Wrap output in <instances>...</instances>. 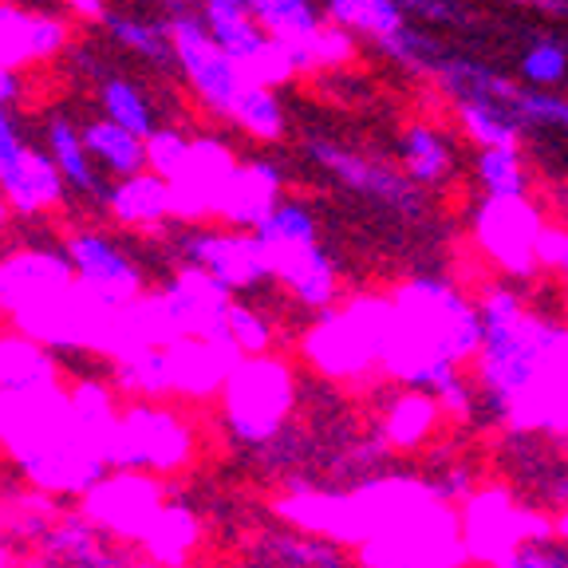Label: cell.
I'll list each match as a JSON object with an SVG mask.
<instances>
[{
    "label": "cell",
    "mask_w": 568,
    "mask_h": 568,
    "mask_svg": "<svg viewBox=\"0 0 568 568\" xmlns=\"http://www.w3.org/2000/svg\"><path fill=\"white\" fill-rule=\"evenodd\" d=\"M68 257L75 268V281L106 304H131L142 296V273L123 248L103 233H75L68 241Z\"/></svg>",
    "instance_id": "4fadbf2b"
},
{
    "label": "cell",
    "mask_w": 568,
    "mask_h": 568,
    "mask_svg": "<svg viewBox=\"0 0 568 568\" xmlns=\"http://www.w3.org/2000/svg\"><path fill=\"white\" fill-rule=\"evenodd\" d=\"M293 372L273 355H241L222 387V410L241 443H268L293 407Z\"/></svg>",
    "instance_id": "277c9868"
},
{
    "label": "cell",
    "mask_w": 568,
    "mask_h": 568,
    "mask_svg": "<svg viewBox=\"0 0 568 568\" xmlns=\"http://www.w3.org/2000/svg\"><path fill=\"white\" fill-rule=\"evenodd\" d=\"M0 63L24 68L36 60V12L20 9L12 0H0Z\"/></svg>",
    "instance_id": "e575fe53"
},
{
    "label": "cell",
    "mask_w": 568,
    "mask_h": 568,
    "mask_svg": "<svg viewBox=\"0 0 568 568\" xmlns=\"http://www.w3.org/2000/svg\"><path fill=\"white\" fill-rule=\"evenodd\" d=\"M537 261H541L545 273L568 281V222L565 225H545L541 245H537Z\"/></svg>",
    "instance_id": "b9f144b4"
},
{
    "label": "cell",
    "mask_w": 568,
    "mask_h": 568,
    "mask_svg": "<svg viewBox=\"0 0 568 568\" xmlns=\"http://www.w3.org/2000/svg\"><path fill=\"white\" fill-rule=\"evenodd\" d=\"M0 446L17 458L28 481L48 494H88L111 462L83 435L71 390H0Z\"/></svg>",
    "instance_id": "7a4b0ae2"
},
{
    "label": "cell",
    "mask_w": 568,
    "mask_h": 568,
    "mask_svg": "<svg viewBox=\"0 0 568 568\" xmlns=\"http://www.w3.org/2000/svg\"><path fill=\"white\" fill-rule=\"evenodd\" d=\"M557 532H560V537H565V541H568V514H565V517H560V521H557Z\"/></svg>",
    "instance_id": "c3c4849f"
},
{
    "label": "cell",
    "mask_w": 568,
    "mask_h": 568,
    "mask_svg": "<svg viewBox=\"0 0 568 568\" xmlns=\"http://www.w3.org/2000/svg\"><path fill=\"white\" fill-rule=\"evenodd\" d=\"M565 222H568V210H565Z\"/></svg>",
    "instance_id": "816d5d0a"
},
{
    "label": "cell",
    "mask_w": 568,
    "mask_h": 568,
    "mask_svg": "<svg viewBox=\"0 0 568 568\" xmlns=\"http://www.w3.org/2000/svg\"><path fill=\"white\" fill-rule=\"evenodd\" d=\"M139 549L162 568H186L190 552L197 549V517L190 506L178 501H162L154 521L139 537Z\"/></svg>",
    "instance_id": "7402d4cb"
},
{
    "label": "cell",
    "mask_w": 568,
    "mask_h": 568,
    "mask_svg": "<svg viewBox=\"0 0 568 568\" xmlns=\"http://www.w3.org/2000/svg\"><path fill=\"white\" fill-rule=\"evenodd\" d=\"M24 154H28L24 139H20L17 123H12L9 106L0 103V182H4V178L20 166V159H24Z\"/></svg>",
    "instance_id": "7bdbcfd3"
},
{
    "label": "cell",
    "mask_w": 568,
    "mask_h": 568,
    "mask_svg": "<svg viewBox=\"0 0 568 568\" xmlns=\"http://www.w3.org/2000/svg\"><path fill=\"white\" fill-rule=\"evenodd\" d=\"M521 75L532 88H557L568 75V48L557 40H541L521 55Z\"/></svg>",
    "instance_id": "f35d334b"
},
{
    "label": "cell",
    "mask_w": 568,
    "mask_h": 568,
    "mask_svg": "<svg viewBox=\"0 0 568 568\" xmlns=\"http://www.w3.org/2000/svg\"><path fill=\"white\" fill-rule=\"evenodd\" d=\"M403 170L418 186H438L454 170V146L438 126L430 123H407L399 134Z\"/></svg>",
    "instance_id": "484cf974"
},
{
    "label": "cell",
    "mask_w": 568,
    "mask_h": 568,
    "mask_svg": "<svg viewBox=\"0 0 568 568\" xmlns=\"http://www.w3.org/2000/svg\"><path fill=\"white\" fill-rule=\"evenodd\" d=\"M284 197V170L268 159H245L217 194L213 217L233 230H257Z\"/></svg>",
    "instance_id": "5bb4252c"
},
{
    "label": "cell",
    "mask_w": 568,
    "mask_h": 568,
    "mask_svg": "<svg viewBox=\"0 0 568 568\" xmlns=\"http://www.w3.org/2000/svg\"><path fill=\"white\" fill-rule=\"evenodd\" d=\"M225 336L237 347L241 355H265L273 344V328L257 308L248 304H230V316H225Z\"/></svg>",
    "instance_id": "8d00e7d4"
},
{
    "label": "cell",
    "mask_w": 568,
    "mask_h": 568,
    "mask_svg": "<svg viewBox=\"0 0 568 568\" xmlns=\"http://www.w3.org/2000/svg\"><path fill=\"white\" fill-rule=\"evenodd\" d=\"M328 20L344 24L352 36H367L379 48L407 60V12L403 0H328Z\"/></svg>",
    "instance_id": "ac0fdd59"
},
{
    "label": "cell",
    "mask_w": 568,
    "mask_h": 568,
    "mask_svg": "<svg viewBox=\"0 0 568 568\" xmlns=\"http://www.w3.org/2000/svg\"><path fill=\"white\" fill-rule=\"evenodd\" d=\"M241 352L230 339H205V336H178L166 344V367H170V390L205 399L217 395L237 367Z\"/></svg>",
    "instance_id": "9a60e30c"
},
{
    "label": "cell",
    "mask_w": 568,
    "mask_h": 568,
    "mask_svg": "<svg viewBox=\"0 0 568 568\" xmlns=\"http://www.w3.org/2000/svg\"><path fill=\"white\" fill-rule=\"evenodd\" d=\"M458 123L478 146H521V126L489 95H458Z\"/></svg>",
    "instance_id": "f1b7e54d"
},
{
    "label": "cell",
    "mask_w": 568,
    "mask_h": 568,
    "mask_svg": "<svg viewBox=\"0 0 568 568\" xmlns=\"http://www.w3.org/2000/svg\"><path fill=\"white\" fill-rule=\"evenodd\" d=\"M48 154L55 159V166H60L63 182H68L71 190L106 197V190L99 186V174L91 170V151H88V142H83V131H75L63 115H55L52 123H48Z\"/></svg>",
    "instance_id": "83f0119b"
},
{
    "label": "cell",
    "mask_w": 568,
    "mask_h": 568,
    "mask_svg": "<svg viewBox=\"0 0 568 568\" xmlns=\"http://www.w3.org/2000/svg\"><path fill=\"white\" fill-rule=\"evenodd\" d=\"M352 55H355V40L344 24L328 20V24L320 28L316 44H312V63H316V68H344Z\"/></svg>",
    "instance_id": "60d3db41"
},
{
    "label": "cell",
    "mask_w": 568,
    "mask_h": 568,
    "mask_svg": "<svg viewBox=\"0 0 568 568\" xmlns=\"http://www.w3.org/2000/svg\"><path fill=\"white\" fill-rule=\"evenodd\" d=\"M390 312L395 304L379 296H359L339 312H328L304 339V352L320 372L352 379L372 364H383V344H387Z\"/></svg>",
    "instance_id": "3957f363"
},
{
    "label": "cell",
    "mask_w": 568,
    "mask_h": 568,
    "mask_svg": "<svg viewBox=\"0 0 568 568\" xmlns=\"http://www.w3.org/2000/svg\"><path fill=\"white\" fill-rule=\"evenodd\" d=\"M60 383V364L48 344L24 336H0V390H32Z\"/></svg>",
    "instance_id": "cb8c5ba5"
},
{
    "label": "cell",
    "mask_w": 568,
    "mask_h": 568,
    "mask_svg": "<svg viewBox=\"0 0 568 568\" xmlns=\"http://www.w3.org/2000/svg\"><path fill=\"white\" fill-rule=\"evenodd\" d=\"M162 501L166 497H162V486L154 481L151 470H106L83 494V517H91L95 529L139 545V537L154 521Z\"/></svg>",
    "instance_id": "9c48e42d"
},
{
    "label": "cell",
    "mask_w": 568,
    "mask_h": 568,
    "mask_svg": "<svg viewBox=\"0 0 568 568\" xmlns=\"http://www.w3.org/2000/svg\"><path fill=\"white\" fill-rule=\"evenodd\" d=\"M304 151H308V159H316L320 166L328 170V174H336L344 186H352L355 194L372 197V202H383V205H390V210H399V213H415L418 210V194H415L418 182H410V178L395 174V170L379 166V162L355 159L352 151H339V146H332V142H320V139H312Z\"/></svg>",
    "instance_id": "2e32d148"
},
{
    "label": "cell",
    "mask_w": 568,
    "mask_h": 568,
    "mask_svg": "<svg viewBox=\"0 0 568 568\" xmlns=\"http://www.w3.org/2000/svg\"><path fill=\"white\" fill-rule=\"evenodd\" d=\"M106 28H111V36H115L119 44L139 52L142 60L151 63L174 60V40H170L166 24H146V20H134V17H106Z\"/></svg>",
    "instance_id": "d590c367"
},
{
    "label": "cell",
    "mask_w": 568,
    "mask_h": 568,
    "mask_svg": "<svg viewBox=\"0 0 568 568\" xmlns=\"http://www.w3.org/2000/svg\"><path fill=\"white\" fill-rule=\"evenodd\" d=\"M478 186L489 197L529 194V174H525L521 146H481L478 151Z\"/></svg>",
    "instance_id": "d6a6232c"
},
{
    "label": "cell",
    "mask_w": 568,
    "mask_h": 568,
    "mask_svg": "<svg viewBox=\"0 0 568 568\" xmlns=\"http://www.w3.org/2000/svg\"><path fill=\"white\" fill-rule=\"evenodd\" d=\"M178 248H182L186 265H197L210 276H217L230 293L253 288V284L273 276L268 253L253 230H233V225L230 230H186Z\"/></svg>",
    "instance_id": "30bf717a"
},
{
    "label": "cell",
    "mask_w": 568,
    "mask_h": 568,
    "mask_svg": "<svg viewBox=\"0 0 568 568\" xmlns=\"http://www.w3.org/2000/svg\"><path fill=\"white\" fill-rule=\"evenodd\" d=\"M248 4L257 12L261 28L293 52L296 68L301 71L316 68L312 63V44H316V32L324 28V20L316 17L312 0H248Z\"/></svg>",
    "instance_id": "ffe728a7"
},
{
    "label": "cell",
    "mask_w": 568,
    "mask_h": 568,
    "mask_svg": "<svg viewBox=\"0 0 568 568\" xmlns=\"http://www.w3.org/2000/svg\"><path fill=\"white\" fill-rule=\"evenodd\" d=\"M83 142H88V151L95 162H103V170L111 174L126 178V174H139L146 170V139L126 126L111 123V119H91L83 126Z\"/></svg>",
    "instance_id": "4316f807"
},
{
    "label": "cell",
    "mask_w": 568,
    "mask_h": 568,
    "mask_svg": "<svg viewBox=\"0 0 568 568\" xmlns=\"http://www.w3.org/2000/svg\"><path fill=\"white\" fill-rule=\"evenodd\" d=\"M545 213L529 194H506V197H481L474 210V245L497 265L509 281H529L541 261H537V245H541Z\"/></svg>",
    "instance_id": "5b68a950"
},
{
    "label": "cell",
    "mask_w": 568,
    "mask_h": 568,
    "mask_svg": "<svg viewBox=\"0 0 568 568\" xmlns=\"http://www.w3.org/2000/svg\"><path fill=\"white\" fill-rule=\"evenodd\" d=\"M190 142L194 139H186L174 126H154V134H146V166L166 178V182H174L190 159Z\"/></svg>",
    "instance_id": "74e56055"
},
{
    "label": "cell",
    "mask_w": 568,
    "mask_h": 568,
    "mask_svg": "<svg viewBox=\"0 0 568 568\" xmlns=\"http://www.w3.org/2000/svg\"><path fill=\"white\" fill-rule=\"evenodd\" d=\"M71 403H75V418H80L83 435L103 450V458L111 462V443H115V430H119V410L115 399H111V390L103 383H80V387L71 390Z\"/></svg>",
    "instance_id": "1f68e13d"
},
{
    "label": "cell",
    "mask_w": 568,
    "mask_h": 568,
    "mask_svg": "<svg viewBox=\"0 0 568 568\" xmlns=\"http://www.w3.org/2000/svg\"><path fill=\"white\" fill-rule=\"evenodd\" d=\"M237 154L217 139H194L190 142V159L182 166V174L170 182V194H174V217L178 222H205L213 217V205L217 194L230 182V174L237 170Z\"/></svg>",
    "instance_id": "7c38bea8"
},
{
    "label": "cell",
    "mask_w": 568,
    "mask_h": 568,
    "mask_svg": "<svg viewBox=\"0 0 568 568\" xmlns=\"http://www.w3.org/2000/svg\"><path fill=\"white\" fill-rule=\"evenodd\" d=\"M230 123L257 142H281L288 119H284V106H281V99H276V88H265V83L248 80V88L241 91L237 103H233Z\"/></svg>",
    "instance_id": "f546056e"
},
{
    "label": "cell",
    "mask_w": 568,
    "mask_h": 568,
    "mask_svg": "<svg viewBox=\"0 0 568 568\" xmlns=\"http://www.w3.org/2000/svg\"><path fill=\"white\" fill-rule=\"evenodd\" d=\"M253 233H257L261 245H265L273 273L288 257H296V253H304V248L316 245V241H320L316 217H312L308 205H304V202H284V197H281V205H276V210L268 213L265 222H261Z\"/></svg>",
    "instance_id": "d4e9b609"
},
{
    "label": "cell",
    "mask_w": 568,
    "mask_h": 568,
    "mask_svg": "<svg viewBox=\"0 0 568 568\" xmlns=\"http://www.w3.org/2000/svg\"><path fill=\"white\" fill-rule=\"evenodd\" d=\"M131 568H162V565H154V560L146 557V560H142V565H131Z\"/></svg>",
    "instance_id": "681fc988"
},
{
    "label": "cell",
    "mask_w": 568,
    "mask_h": 568,
    "mask_svg": "<svg viewBox=\"0 0 568 568\" xmlns=\"http://www.w3.org/2000/svg\"><path fill=\"white\" fill-rule=\"evenodd\" d=\"M197 9H202V20L213 32V40L245 68V75L253 83L281 88V83H293L301 75L293 52L261 28L248 0H202Z\"/></svg>",
    "instance_id": "8992f818"
},
{
    "label": "cell",
    "mask_w": 568,
    "mask_h": 568,
    "mask_svg": "<svg viewBox=\"0 0 568 568\" xmlns=\"http://www.w3.org/2000/svg\"><path fill=\"white\" fill-rule=\"evenodd\" d=\"M170 324L178 336H205V339H230L225 336V316H230L233 293L217 276H210L197 265H182L170 284L159 293Z\"/></svg>",
    "instance_id": "8fae6325"
},
{
    "label": "cell",
    "mask_w": 568,
    "mask_h": 568,
    "mask_svg": "<svg viewBox=\"0 0 568 568\" xmlns=\"http://www.w3.org/2000/svg\"><path fill=\"white\" fill-rule=\"evenodd\" d=\"M438 410H443L438 399H430L426 390L407 387L399 399L387 407V415H383V435H387L395 446H403V450H410V446H418L430 430H435Z\"/></svg>",
    "instance_id": "4dcf8cb0"
},
{
    "label": "cell",
    "mask_w": 568,
    "mask_h": 568,
    "mask_svg": "<svg viewBox=\"0 0 568 568\" xmlns=\"http://www.w3.org/2000/svg\"><path fill=\"white\" fill-rule=\"evenodd\" d=\"M75 17H83V20H106V4L103 0H63Z\"/></svg>",
    "instance_id": "f6af8a7d"
},
{
    "label": "cell",
    "mask_w": 568,
    "mask_h": 568,
    "mask_svg": "<svg viewBox=\"0 0 568 568\" xmlns=\"http://www.w3.org/2000/svg\"><path fill=\"white\" fill-rule=\"evenodd\" d=\"M166 28H170V40H174V63L182 68L190 88L197 91V99L210 106L213 115L230 119L237 95L248 88L245 68L213 40L205 20L194 17V12H174L166 20Z\"/></svg>",
    "instance_id": "52a82bcc"
},
{
    "label": "cell",
    "mask_w": 568,
    "mask_h": 568,
    "mask_svg": "<svg viewBox=\"0 0 568 568\" xmlns=\"http://www.w3.org/2000/svg\"><path fill=\"white\" fill-rule=\"evenodd\" d=\"M0 568H9V557H4V545H0Z\"/></svg>",
    "instance_id": "f907efd6"
},
{
    "label": "cell",
    "mask_w": 568,
    "mask_h": 568,
    "mask_svg": "<svg viewBox=\"0 0 568 568\" xmlns=\"http://www.w3.org/2000/svg\"><path fill=\"white\" fill-rule=\"evenodd\" d=\"M194 454L190 426L166 407L134 403L119 415L115 443H111V470H151L174 474Z\"/></svg>",
    "instance_id": "ba28073f"
},
{
    "label": "cell",
    "mask_w": 568,
    "mask_h": 568,
    "mask_svg": "<svg viewBox=\"0 0 568 568\" xmlns=\"http://www.w3.org/2000/svg\"><path fill=\"white\" fill-rule=\"evenodd\" d=\"M20 95H24V83H20V71H17V68H4V63H0V103L12 106Z\"/></svg>",
    "instance_id": "ee69618b"
},
{
    "label": "cell",
    "mask_w": 568,
    "mask_h": 568,
    "mask_svg": "<svg viewBox=\"0 0 568 568\" xmlns=\"http://www.w3.org/2000/svg\"><path fill=\"white\" fill-rule=\"evenodd\" d=\"M9 213H12V202H9V197H4V194H0V225L9 222Z\"/></svg>",
    "instance_id": "7dc6e473"
},
{
    "label": "cell",
    "mask_w": 568,
    "mask_h": 568,
    "mask_svg": "<svg viewBox=\"0 0 568 568\" xmlns=\"http://www.w3.org/2000/svg\"><path fill=\"white\" fill-rule=\"evenodd\" d=\"M75 281L68 253H52V248H24L12 257L0 261V312H20L28 304L44 301V296L60 293Z\"/></svg>",
    "instance_id": "e0dca14e"
},
{
    "label": "cell",
    "mask_w": 568,
    "mask_h": 568,
    "mask_svg": "<svg viewBox=\"0 0 568 568\" xmlns=\"http://www.w3.org/2000/svg\"><path fill=\"white\" fill-rule=\"evenodd\" d=\"M99 103H103L106 119L119 126H126V131L134 134H154V111H151V99L142 95L139 88H134L131 80H123V75H115V80H106L103 88H99Z\"/></svg>",
    "instance_id": "836d02e7"
},
{
    "label": "cell",
    "mask_w": 568,
    "mask_h": 568,
    "mask_svg": "<svg viewBox=\"0 0 568 568\" xmlns=\"http://www.w3.org/2000/svg\"><path fill=\"white\" fill-rule=\"evenodd\" d=\"M494 568H568V545L557 541H529L506 549Z\"/></svg>",
    "instance_id": "ab89813d"
},
{
    "label": "cell",
    "mask_w": 568,
    "mask_h": 568,
    "mask_svg": "<svg viewBox=\"0 0 568 568\" xmlns=\"http://www.w3.org/2000/svg\"><path fill=\"white\" fill-rule=\"evenodd\" d=\"M106 210L115 213V222L131 225V230H151L174 217V194L170 182L154 170H139V174L119 178V186L106 190Z\"/></svg>",
    "instance_id": "d6986e66"
},
{
    "label": "cell",
    "mask_w": 568,
    "mask_h": 568,
    "mask_svg": "<svg viewBox=\"0 0 568 568\" xmlns=\"http://www.w3.org/2000/svg\"><path fill=\"white\" fill-rule=\"evenodd\" d=\"M481 347L474 372L486 399L501 415H517L532 395L557 387L568 359V328L529 312L525 296L509 284H494L478 301Z\"/></svg>",
    "instance_id": "6da1fadb"
},
{
    "label": "cell",
    "mask_w": 568,
    "mask_h": 568,
    "mask_svg": "<svg viewBox=\"0 0 568 568\" xmlns=\"http://www.w3.org/2000/svg\"><path fill=\"white\" fill-rule=\"evenodd\" d=\"M273 276L304 304V308H328V304L339 296L336 261H332V253L320 245V241L304 248V253H296V257L284 261Z\"/></svg>",
    "instance_id": "603a6c76"
},
{
    "label": "cell",
    "mask_w": 568,
    "mask_h": 568,
    "mask_svg": "<svg viewBox=\"0 0 568 568\" xmlns=\"http://www.w3.org/2000/svg\"><path fill=\"white\" fill-rule=\"evenodd\" d=\"M162 4H166L170 12H190V9H194L190 0H162Z\"/></svg>",
    "instance_id": "bcb514c9"
},
{
    "label": "cell",
    "mask_w": 568,
    "mask_h": 568,
    "mask_svg": "<svg viewBox=\"0 0 568 568\" xmlns=\"http://www.w3.org/2000/svg\"><path fill=\"white\" fill-rule=\"evenodd\" d=\"M63 186H68V182H63V174H60V166H55L52 154L32 151V146H28V154L20 159V166L0 182V194L9 197L12 210L28 217V213H44V210H52V205H60Z\"/></svg>",
    "instance_id": "44dd1931"
}]
</instances>
